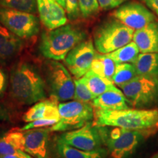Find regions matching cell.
Returning a JSON list of instances; mask_svg holds the SVG:
<instances>
[{"label": "cell", "mask_w": 158, "mask_h": 158, "mask_svg": "<svg viewBox=\"0 0 158 158\" xmlns=\"http://www.w3.org/2000/svg\"><path fill=\"white\" fill-rule=\"evenodd\" d=\"M133 34L134 29L115 18L108 20L94 31V47L100 54H109L131 42Z\"/></svg>", "instance_id": "5b68a950"}, {"label": "cell", "mask_w": 158, "mask_h": 158, "mask_svg": "<svg viewBox=\"0 0 158 158\" xmlns=\"http://www.w3.org/2000/svg\"><path fill=\"white\" fill-rule=\"evenodd\" d=\"M96 54L92 40H84L68 53L64 63L73 76L81 78L90 70Z\"/></svg>", "instance_id": "8fae6325"}, {"label": "cell", "mask_w": 158, "mask_h": 158, "mask_svg": "<svg viewBox=\"0 0 158 158\" xmlns=\"http://www.w3.org/2000/svg\"><path fill=\"white\" fill-rule=\"evenodd\" d=\"M22 47L21 38L0 23V64H6L15 58Z\"/></svg>", "instance_id": "9a60e30c"}, {"label": "cell", "mask_w": 158, "mask_h": 158, "mask_svg": "<svg viewBox=\"0 0 158 158\" xmlns=\"http://www.w3.org/2000/svg\"><path fill=\"white\" fill-rule=\"evenodd\" d=\"M56 138L71 147L84 151H93L105 147L100 127L92 122L78 129L61 134Z\"/></svg>", "instance_id": "30bf717a"}, {"label": "cell", "mask_w": 158, "mask_h": 158, "mask_svg": "<svg viewBox=\"0 0 158 158\" xmlns=\"http://www.w3.org/2000/svg\"><path fill=\"white\" fill-rule=\"evenodd\" d=\"M0 23L21 39H29L40 30L39 20L33 13L0 7Z\"/></svg>", "instance_id": "9c48e42d"}, {"label": "cell", "mask_w": 158, "mask_h": 158, "mask_svg": "<svg viewBox=\"0 0 158 158\" xmlns=\"http://www.w3.org/2000/svg\"><path fill=\"white\" fill-rule=\"evenodd\" d=\"M81 78L89 89L95 98L108 91H122L114 86L111 81L98 76L90 70Z\"/></svg>", "instance_id": "ffe728a7"}, {"label": "cell", "mask_w": 158, "mask_h": 158, "mask_svg": "<svg viewBox=\"0 0 158 158\" xmlns=\"http://www.w3.org/2000/svg\"><path fill=\"white\" fill-rule=\"evenodd\" d=\"M0 158H21L19 157V156L17 155H4V156H1Z\"/></svg>", "instance_id": "8d00e7d4"}, {"label": "cell", "mask_w": 158, "mask_h": 158, "mask_svg": "<svg viewBox=\"0 0 158 158\" xmlns=\"http://www.w3.org/2000/svg\"><path fill=\"white\" fill-rule=\"evenodd\" d=\"M74 82L76 86L74 100L84 102H89L95 98V97L88 89L82 78L76 79Z\"/></svg>", "instance_id": "484cf974"}, {"label": "cell", "mask_w": 158, "mask_h": 158, "mask_svg": "<svg viewBox=\"0 0 158 158\" xmlns=\"http://www.w3.org/2000/svg\"><path fill=\"white\" fill-rule=\"evenodd\" d=\"M95 123L98 126L118 127L140 131H149L158 128V108L106 110L98 109L94 113Z\"/></svg>", "instance_id": "7a4b0ae2"}, {"label": "cell", "mask_w": 158, "mask_h": 158, "mask_svg": "<svg viewBox=\"0 0 158 158\" xmlns=\"http://www.w3.org/2000/svg\"><path fill=\"white\" fill-rule=\"evenodd\" d=\"M40 19L48 30L62 27L68 22L66 12L55 0H37Z\"/></svg>", "instance_id": "4fadbf2b"}, {"label": "cell", "mask_w": 158, "mask_h": 158, "mask_svg": "<svg viewBox=\"0 0 158 158\" xmlns=\"http://www.w3.org/2000/svg\"><path fill=\"white\" fill-rule=\"evenodd\" d=\"M124 25L133 29L143 28L155 21V15L141 3L129 2L121 6L112 13Z\"/></svg>", "instance_id": "7c38bea8"}, {"label": "cell", "mask_w": 158, "mask_h": 158, "mask_svg": "<svg viewBox=\"0 0 158 158\" xmlns=\"http://www.w3.org/2000/svg\"><path fill=\"white\" fill-rule=\"evenodd\" d=\"M104 147L110 158H128L136 151L152 132L99 126Z\"/></svg>", "instance_id": "277c9868"}, {"label": "cell", "mask_w": 158, "mask_h": 158, "mask_svg": "<svg viewBox=\"0 0 158 158\" xmlns=\"http://www.w3.org/2000/svg\"><path fill=\"white\" fill-rule=\"evenodd\" d=\"M10 119L9 112L5 106L0 103V122L8 121Z\"/></svg>", "instance_id": "e575fe53"}, {"label": "cell", "mask_w": 158, "mask_h": 158, "mask_svg": "<svg viewBox=\"0 0 158 158\" xmlns=\"http://www.w3.org/2000/svg\"><path fill=\"white\" fill-rule=\"evenodd\" d=\"M138 76L135 67L132 63L117 64L112 78V82L120 86L130 81Z\"/></svg>", "instance_id": "cb8c5ba5"}, {"label": "cell", "mask_w": 158, "mask_h": 158, "mask_svg": "<svg viewBox=\"0 0 158 158\" xmlns=\"http://www.w3.org/2000/svg\"><path fill=\"white\" fill-rule=\"evenodd\" d=\"M14 155L21 158H32L28 153L19 149L7 142L3 137H0V156Z\"/></svg>", "instance_id": "f1b7e54d"}, {"label": "cell", "mask_w": 158, "mask_h": 158, "mask_svg": "<svg viewBox=\"0 0 158 158\" xmlns=\"http://www.w3.org/2000/svg\"><path fill=\"white\" fill-rule=\"evenodd\" d=\"M0 7L34 13L37 11V0H0Z\"/></svg>", "instance_id": "d4e9b609"}, {"label": "cell", "mask_w": 158, "mask_h": 158, "mask_svg": "<svg viewBox=\"0 0 158 158\" xmlns=\"http://www.w3.org/2000/svg\"><path fill=\"white\" fill-rule=\"evenodd\" d=\"M92 106L98 109L120 110L130 108V104L122 91H108L92 100Z\"/></svg>", "instance_id": "d6986e66"}, {"label": "cell", "mask_w": 158, "mask_h": 158, "mask_svg": "<svg viewBox=\"0 0 158 158\" xmlns=\"http://www.w3.org/2000/svg\"><path fill=\"white\" fill-rule=\"evenodd\" d=\"M133 40L141 53H158V21L136 30Z\"/></svg>", "instance_id": "e0dca14e"}, {"label": "cell", "mask_w": 158, "mask_h": 158, "mask_svg": "<svg viewBox=\"0 0 158 158\" xmlns=\"http://www.w3.org/2000/svg\"><path fill=\"white\" fill-rule=\"evenodd\" d=\"M139 49L134 42H130L122 48L107 54V56L112 59L116 64L133 63L139 54Z\"/></svg>", "instance_id": "603a6c76"}, {"label": "cell", "mask_w": 158, "mask_h": 158, "mask_svg": "<svg viewBox=\"0 0 158 158\" xmlns=\"http://www.w3.org/2000/svg\"><path fill=\"white\" fill-rule=\"evenodd\" d=\"M2 137L7 142L12 144L13 147L24 151V133H23V130L19 129V128H13V129L9 130Z\"/></svg>", "instance_id": "4316f807"}, {"label": "cell", "mask_w": 158, "mask_h": 158, "mask_svg": "<svg viewBox=\"0 0 158 158\" xmlns=\"http://www.w3.org/2000/svg\"><path fill=\"white\" fill-rule=\"evenodd\" d=\"M141 1L158 15V0H141Z\"/></svg>", "instance_id": "836d02e7"}, {"label": "cell", "mask_w": 158, "mask_h": 158, "mask_svg": "<svg viewBox=\"0 0 158 158\" xmlns=\"http://www.w3.org/2000/svg\"><path fill=\"white\" fill-rule=\"evenodd\" d=\"M65 2H66L65 10L68 19L70 21L78 19L81 15L78 0H65Z\"/></svg>", "instance_id": "f546056e"}, {"label": "cell", "mask_w": 158, "mask_h": 158, "mask_svg": "<svg viewBox=\"0 0 158 158\" xmlns=\"http://www.w3.org/2000/svg\"><path fill=\"white\" fill-rule=\"evenodd\" d=\"M116 64H117L108 56L107 54H96L91 65L90 70L112 81Z\"/></svg>", "instance_id": "7402d4cb"}, {"label": "cell", "mask_w": 158, "mask_h": 158, "mask_svg": "<svg viewBox=\"0 0 158 158\" xmlns=\"http://www.w3.org/2000/svg\"><path fill=\"white\" fill-rule=\"evenodd\" d=\"M86 38V32L76 26L64 25L43 32L39 50L43 56L52 60H64L68 53Z\"/></svg>", "instance_id": "3957f363"}, {"label": "cell", "mask_w": 158, "mask_h": 158, "mask_svg": "<svg viewBox=\"0 0 158 158\" xmlns=\"http://www.w3.org/2000/svg\"><path fill=\"white\" fill-rule=\"evenodd\" d=\"M152 158H158V153H157V154H155V155H154V156H153V157H152Z\"/></svg>", "instance_id": "74e56055"}, {"label": "cell", "mask_w": 158, "mask_h": 158, "mask_svg": "<svg viewBox=\"0 0 158 158\" xmlns=\"http://www.w3.org/2000/svg\"><path fill=\"white\" fill-rule=\"evenodd\" d=\"M10 92L19 103L31 105L45 98V83L34 65L20 62L11 70Z\"/></svg>", "instance_id": "6da1fadb"}, {"label": "cell", "mask_w": 158, "mask_h": 158, "mask_svg": "<svg viewBox=\"0 0 158 158\" xmlns=\"http://www.w3.org/2000/svg\"><path fill=\"white\" fill-rule=\"evenodd\" d=\"M7 88V76L2 70L0 69V96L2 94Z\"/></svg>", "instance_id": "d6a6232c"}, {"label": "cell", "mask_w": 158, "mask_h": 158, "mask_svg": "<svg viewBox=\"0 0 158 158\" xmlns=\"http://www.w3.org/2000/svg\"><path fill=\"white\" fill-rule=\"evenodd\" d=\"M81 15L84 19L93 16L99 11L98 0H78Z\"/></svg>", "instance_id": "83f0119b"}, {"label": "cell", "mask_w": 158, "mask_h": 158, "mask_svg": "<svg viewBox=\"0 0 158 158\" xmlns=\"http://www.w3.org/2000/svg\"><path fill=\"white\" fill-rule=\"evenodd\" d=\"M138 76L158 77V53H142L132 63Z\"/></svg>", "instance_id": "44dd1931"}, {"label": "cell", "mask_w": 158, "mask_h": 158, "mask_svg": "<svg viewBox=\"0 0 158 158\" xmlns=\"http://www.w3.org/2000/svg\"><path fill=\"white\" fill-rule=\"evenodd\" d=\"M99 5L103 10L115 8L123 2L124 0H98Z\"/></svg>", "instance_id": "1f68e13d"}, {"label": "cell", "mask_w": 158, "mask_h": 158, "mask_svg": "<svg viewBox=\"0 0 158 158\" xmlns=\"http://www.w3.org/2000/svg\"><path fill=\"white\" fill-rule=\"evenodd\" d=\"M92 104L78 100L64 102L58 105L59 121L50 128L51 131H67L78 129L94 117Z\"/></svg>", "instance_id": "52a82bcc"}, {"label": "cell", "mask_w": 158, "mask_h": 158, "mask_svg": "<svg viewBox=\"0 0 158 158\" xmlns=\"http://www.w3.org/2000/svg\"><path fill=\"white\" fill-rule=\"evenodd\" d=\"M58 121L52 119H45V118H40V119L35 120V121L29 122L26 124L24 127L21 128L22 130H28L31 129H35V128H42L44 127H48V126H53L57 123Z\"/></svg>", "instance_id": "4dcf8cb0"}, {"label": "cell", "mask_w": 158, "mask_h": 158, "mask_svg": "<svg viewBox=\"0 0 158 158\" xmlns=\"http://www.w3.org/2000/svg\"><path fill=\"white\" fill-rule=\"evenodd\" d=\"M45 76L51 98L56 101H67L74 99L75 82L68 69L62 64L56 60L47 61Z\"/></svg>", "instance_id": "ba28073f"}, {"label": "cell", "mask_w": 158, "mask_h": 158, "mask_svg": "<svg viewBox=\"0 0 158 158\" xmlns=\"http://www.w3.org/2000/svg\"><path fill=\"white\" fill-rule=\"evenodd\" d=\"M57 101L54 99L37 102L31 107L23 116V121L31 122L35 120L45 118L59 121L60 115L59 112Z\"/></svg>", "instance_id": "ac0fdd59"}, {"label": "cell", "mask_w": 158, "mask_h": 158, "mask_svg": "<svg viewBox=\"0 0 158 158\" xmlns=\"http://www.w3.org/2000/svg\"><path fill=\"white\" fill-rule=\"evenodd\" d=\"M48 128L23 130L24 151L35 158H49Z\"/></svg>", "instance_id": "5bb4252c"}, {"label": "cell", "mask_w": 158, "mask_h": 158, "mask_svg": "<svg viewBox=\"0 0 158 158\" xmlns=\"http://www.w3.org/2000/svg\"><path fill=\"white\" fill-rule=\"evenodd\" d=\"M54 158H107L108 152L106 148L93 151H84L73 147L55 138L52 146Z\"/></svg>", "instance_id": "2e32d148"}, {"label": "cell", "mask_w": 158, "mask_h": 158, "mask_svg": "<svg viewBox=\"0 0 158 158\" xmlns=\"http://www.w3.org/2000/svg\"><path fill=\"white\" fill-rule=\"evenodd\" d=\"M118 87L131 106L148 109L158 105V77L138 75Z\"/></svg>", "instance_id": "8992f818"}, {"label": "cell", "mask_w": 158, "mask_h": 158, "mask_svg": "<svg viewBox=\"0 0 158 158\" xmlns=\"http://www.w3.org/2000/svg\"><path fill=\"white\" fill-rule=\"evenodd\" d=\"M0 157H1V156H0Z\"/></svg>", "instance_id": "f35d334b"}, {"label": "cell", "mask_w": 158, "mask_h": 158, "mask_svg": "<svg viewBox=\"0 0 158 158\" xmlns=\"http://www.w3.org/2000/svg\"><path fill=\"white\" fill-rule=\"evenodd\" d=\"M55 1L57 2L59 5L65 9V7H66V2H65V0H55Z\"/></svg>", "instance_id": "d590c367"}]
</instances>
